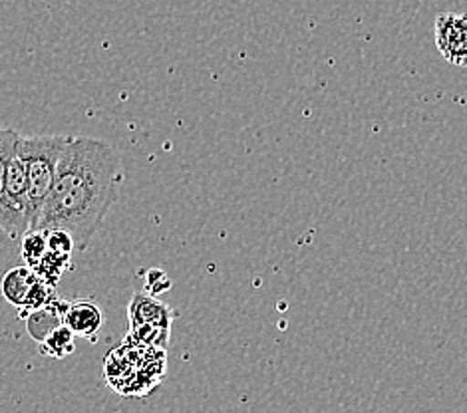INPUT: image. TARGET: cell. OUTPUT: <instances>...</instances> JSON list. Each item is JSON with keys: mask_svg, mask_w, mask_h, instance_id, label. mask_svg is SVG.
<instances>
[{"mask_svg": "<svg viewBox=\"0 0 467 413\" xmlns=\"http://www.w3.org/2000/svg\"><path fill=\"white\" fill-rule=\"evenodd\" d=\"M118 177L119 158L112 145L70 136L32 229H64L72 234L76 249H88L114 203Z\"/></svg>", "mask_w": 467, "mask_h": 413, "instance_id": "cell-1", "label": "cell"}, {"mask_svg": "<svg viewBox=\"0 0 467 413\" xmlns=\"http://www.w3.org/2000/svg\"><path fill=\"white\" fill-rule=\"evenodd\" d=\"M70 136H22L18 138V150L25 158L28 177V221L30 229L36 225L40 211L47 201L57 173L60 155Z\"/></svg>", "mask_w": 467, "mask_h": 413, "instance_id": "cell-2", "label": "cell"}, {"mask_svg": "<svg viewBox=\"0 0 467 413\" xmlns=\"http://www.w3.org/2000/svg\"><path fill=\"white\" fill-rule=\"evenodd\" d=\"M433 36L443 58L467 68V15L441 13L433 22Z\"/></svg>", "mask_w": 467, "mask_h": 413, "instance_id": "cell-3", "label": "cell"}, {"mask_svg": "<svg viewBox=\"0 0 467 413\" xmlns=\"http://www.w3.org/2000/svg\"><path fill=\"white\" fill-rule=\"evenodd\" d=\"M18 138L20 133L16 129L0 128V227L16 234V237H22L28 231V225L16 215V211L6 197V163L10 153L15 151Z\"/></svg>", "mask_w": 467, "mask_h": 413, "instance_id": "cell-4", "label": "cell"}, {"mask_svg": "<svg viewBox=\"0 0 467 413\" xmlns=\"http://www.w3.org/2000/svg\"><path fill=\"white\" fill-rule=\"evenodd\" d=\"M62 322L72 330L76 338H88L96 342L98 332L104 324V315L99 306L90 298H78L66 303Z\"/></svg>", "mask_w": 467, "mask_h": 413, "instance_id": "cell-5", "label": "cell"}, {"mask_svg": "<svg viewBox=\"0 0 467 413\" xmlns=\"http://www.w3.org/2000/svg\"><path fill=\"white\" fill-rule=\"evenodd\" d=\"M6 197L10 205L16 211V215L26 222L30 229L28 221V177H26V165L25 158L18 150V141L15 145V151L10 153L8 163H6Z\"/></svg>", "mask_w": 467, "mask_h": 413, "instance_id": "cell-6", "label": "cell"}, {"mask_svg": "<svg viewBox=\"0 0 467 413\" xmlns=\"http://www.w3.org/2000/svg\"><path fill=\"white\" fill-rule=\"evenodd\" d=\"M130 328L133 326H160V328H168L171 330V322H173V310L170 306H165L160 303L153 294H143L138 293L133 294L130 308Z\"/></svg>", "mask_w": 467, "mask_h": 413, "instance_id": "cell-7", "label": "cell"}, {"mask_svg": "<svg viewBox=\"0 0 467 413\" xmlns=\"http://www.w3.org/2000/svg\"><path fill=\"white\" fill-rule=\"evenodd\" d=\"M38 281L40 276L36 274V271H32L28 264L20 263L3 276L0 293H3V296L6 298V303L25 312Z\"/></svg>", "mask_w": 467, "mask_h": 413, "instance_id": "cell-8", "label": "cell"}, {"mask_svg": "<svg viewBox=\"0 0 467 413\" xmlns=\"http://www.w3.org/2000/svg\"><path fill=\"white\" fill-rule=\"evenodd\" d=\"M66 303H60V300H54V303L40 306L36 310H32L26 315V328L32 340H36L38 344L48 336V334L62 324V315H64Z\"/></svg>", "mask_w": 467, "mask_h": 413, "instance_id": "cell-9", "label": "cell"}, {"mask_svg": "<svg viewBox=\"0 0 467 413\" xmlns=\"http://www.w3.org/2000/svg\"><path fill=\"white\" fill-rule=\"evenodd\" d=\"M74 340H76V336L72 334V330L62 322L48 334L47 338L40 342V352L44 356H50V358L62 360V358H66V356L74 354V350H76Z\"/></svg>", "mask_w": 467, "mask_h": 413, "instance_id": "cell-10", "label": "cell"}, {"mask_svg": "<svg viewBox=\"0 0 467 413\" xmlns=\"http://www.w3.org/2000/svg\"><path fill=\"white\" fill-rule=\"evenodd\" d=\"M20 251H22V261H25V264H28L30 269L35 271L38 263L44 259V254L48 253L47 231L28 229L20 237Z\"/></svg>", "mask_w": 467, "mask_h": 413, "instance_id": "cell-11", "label": "cell"}, {"mask_svg": "<svg viewBox=\"0 0 467 413\" xmlns=\"http://www.w3.org/2000/svg\"><path fill=\"white\" fill-rule=\"evenodd\" d=\"M20 263H25L20 251V237L0 227V283H3V276Z\"/></svg>", "mask_w": 467, "mask_h": 413, "instance_id": "cell-12", "label": "cell"}, {"mask_svg": "<svg viewBox=\"0 0 467 413\" xmlns=\"http://www.w3.org/2000/svg\"><path fill=\"white\" fill-rule=\"evenodd\" d=\"M70 259L72 256H64V254H57V253L48 251L47 254H44V259L38 263L35 271L42 278V281H47L50 286H57L64 271L70 266Z\"/></svg>", "mask_w": 467, "mask_h": 413, "instance_id": "cell-13", "label": "cell"}, {"mask_svg": "<svg viewBox=\"0 0 467 413\" xmlns=\"http://www.w3.org/2000/svg\"><path fill=\"white\" fill-rule=\"evenodd\" d=\"M146 284H148L150 294L155 296V294H160V293H165V290H170L171 281H170L168 274H165L163 271L151 269V271H148V274H146Z\"/></svg>", "mask_w": 467, "mask_h": 413, "instance_id": "cell-14", "label": "cell"}]
</instances>
